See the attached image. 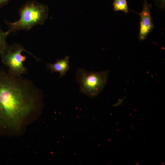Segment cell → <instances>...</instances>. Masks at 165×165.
<instances>
[{"label":"cell","instance_id":"cell-8","mask_svg":"<svg viewBox=\"0 0 165 165\" xmlns=\"http://www.w3.org/2000/svg\"><path fill=\"white\" fill-rule=\"evenodd\" d=\"M8 35L7 31H4L0 26V55L7 45L6 38Z\"/></svg>","mask_w":165,"mask_h":165},{"label":"cell","instance_id":"cell-1","mask_svg":"<svg viewBox=\"0 0 165 165\" xmlns=\"http://www.w3.org/2000/svg\"><path fill=\"white\" fill-rule=\"evenodd\" d=\"M42 97L31 80L0 70V124L18 128L25 117L41 106Z\"/></svg>","mask_w":165,"mask_h":165},{"label":"cell","instance_id":"cell-9","mask_svg":"<svg viewBox=\"0 0 165 165\" xmlns=\"http://www.w3.org/2000/svg\"><path fill=\"white\" fill-rule=\"evenodd\" d=\"M155 6L162 11L165 10V0H153Z\"/></svg>","mask_w":165,"mask_h":165},{"label":"cell","instance_id":"cell-3","mask_svg":"<svg viewBox=\"0 0 165 165\" xmlns=\"http://www.w3.org/2000/svg\"><path fill=\"white\" fill-rule=\"evenodd\" d=\"M109 72L108 70L96 72L78 68L76 79L79 85V92L90 98L97 96L108 82Z\"/></svg>","mask_w":165,"mask_h":165},{"label":"cell","instance_id":"cell-10","mask_svg":"<svg viewBox=\"0 0 165 165\" xmlns=\"http://www.w3.org/2000/svg\"><path fill=\"white\" fill-rule=\"evenodd\" d=\"M10 0H0V8L8 4Z\"/></svg>","mask_w":165,"mask_h":165},{"label":"cell","instance_id":"cell-5","mask_svg":"<svg viewBox=\"0 0 165 165\" xmlns=\"http://www.w3.org/2000/svg\"><path fill=\"white\" fill-rule=\"evenodd\" d=\"M152 7L151 3H148L146 0H144L142 11L138 13L140 17L139 34L140 41L145 39L153 29L154 25L150 13Z\"/></svg>","mask_w":165,"mask_h":165},{"label":"cell","instance_id":"cell-7","mask_svg":"<svg viewBox=\"0 0 165 165\" xmlns=\"http://www.w3.org/2000/svg\"><path fill=\"white\" fill-rule=\"evenodd\" d=\"M112 5L113 9L115 12L121 11L125 13L129 12L126 0H114Z\"/></svg>","mask_w":165,"mask_h":165},{"label":"cell","instance_id":"cell-2","mask_svg":"<svg viewBox=\"0 0 165 165\" xmlns=\"http://www.w3.org/2000/svg\"><path fill=\"white\" fill-rule=\"evenodd\" d=\"M18 11V20L13 22L5 20L9 27L7 31L9 34L20 30L29 31L35 26L43 24L48 16L49 7L37 1L30 0L20 7Z\"/></svg>","mask_w":165,"mask_h":165},{"label":"cell","instance_id":"cell-6","mask_svg":"<svg viewBox=\"0 0 165 165\" xmlns=\"http://www.w3.org/2000/svg\"><path fill=\"white\" fill-rule=\"evenodd\" d=\"M47 68L52 73L59 72V78L64 77L70 69L69 58L67 56L64 58L57 60L53 64L46 63Z\"/></svg>","mask_w":165,"mask_h":165},{"label":"cell","instance_id":"cell-4","mask_svg":"<svg viewBox=\"0 0 165 165\" xmlns=\"http://www.w3.org/2000/svg\"><path fill=\"white\" fill-rule=\"evenodd\" d=\"M23 51L28 53L37 61L40 60L26 50L22 45L16 43L7 45L0 55L2 61L8 68L9 73L12 75L20 77L27 72V69L23 64L26 57L21 54Z\"/></svg>","mask_w":165,"mask_h":165}]
</instances>
